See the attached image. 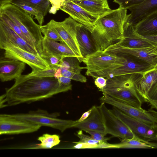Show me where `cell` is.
Instances as JSON below:
<instances>
[{"label":"cell","instance_id":"6da1fadb","mask_svg":"<svg viewBox=\"0 0 157 157\" xmlns=\"http://www.w3.org/2000/svg\"><path fill=\"white\" fill-rule=\"evenodd\" d=\"M15 80L13 85L6 89L5 99L10 106L44 100L72 90L60 84L54 77H37L27 74Z\"/></svg>","mask_w":157,"mask_h":157},{"label":"cell","instance_id":"7a4b0ae2","mask_svg":"<svg viewBox=\"0 0 157 157\" xmlns=\"http://www.w3.org/2000/svg\"><path fill=\"white\" fill-rule=\"evenodd\" d=\"M127 9L119 6L99 17L91 32L97 51H104L124 38V29L129 14Z\"/></svg>","mask_w":157,"mask_h":157},{"label":"cell","instance_id":"3957f363","mask_svg":"<svg viewBox=\"0 0 157 157\" xmlns=\"http://www.w3.org/2000/svg\"><path fill=\"white\" fill-rule=\"evenodd\" d=\"M143 74L133 73L115 76L107 79L105 87L99 90L109 96L131 105L142 108L143 100L138 93L136 86Z\"/></svg>","mask_w":157,"mask_h":157},{"label":"cell","instance_id":"277c9868","mask_svg":"<svg viewBox=\"0 0 157 157\" xmlns=\"http://www.w3.org/2000/svg\"><path fill=\"white\" fill-rule=\"evenodd\" d=\"M0 12L8 17L19 28L40 54L42 51L44 36L40 26L34 21L33 16L11 3L6 4L0 8Z\"/></svg>","mask_w":157,"mask_h":157},{"label":"cell","instance_id":"5b68a950","mask_svg":"<svg viewBox=\"0 0 157 157\" xmlns=\"http://www.w3.org/2000/svg\"><path fill=\"white\" fill-rule=\"evenodd\" d=\"M127 61L124 55H118L104 51H97L83 58L86 65V75L94 78L99 76L108 78L115 69L123 66Z\"/></svg>","mask_w":157,"mask_h":157},{"label":"cell","instance_id":"8992f818","mask_svg":"<svg viewBox=\"0 0 157 157\" xmlns=\"http://www.w3.org/2000/svg\"><path fill=\"white\" fill-rule=\"evenodd\" d=\"M11 117L26 121L42 126L49 127L63 132L67 129L73 128L76 121L64 120L57 118L59 113H49L46 111L39 109L27 113L9 114Z\"/></svg>","mask_w":157,"mask_h":157},{"label":"cell","instance_id":"52a82bcc","mask_svg":"<svg viewBox=\"0 0 157 157\" xmlns=\"http://www.w3.org/2000/svg\"><path fill=\"white\" fill-rule=\"evenodd\" d=\"M100 100L109 104L128 116L157 128V111L151 108L147 110L139 108L105 94Z\"/></svg>","mask_w":157,"mask_h":157},{"label":"cell","instance_id":"ba28073f","mask_svg":"<svg viewBox=\"0 0 157 157\" xmlns=\"http://www.w3.org/2000/svg\"><path fill=\"white\" fill-rule=\"evenodd\" d=\"M48 23L59 34L62 43L69 47L75 54L80 62H82L83 58L77 39V27L79 23L70 17L60 22L52 19Z\"/></svg>","mask_w":157,"mask_h":157},{"label":"cell","instance_id":"9c48e42d","mask_svg":"<svg viewBox=\"0 0 157 157\" xmlns=\"http://www.w3.org/2000/svg\"><path fill=\"white\" fill-rule=\"evenodd\" d=\"M101 111L106 134L121 139L132 138L136 136L129 128L112 111L101 102L98 106Z\"/></svg>","mask_w":157,"mask_h":157},{"label":"cell","instance_id":"30bf717a","mask_svg":"<svg viewBox=\"0 0 157 157\" xmlns=\"http://www.w3.org/2000/svg\"><path fill=\"white\" fill-rule=\"evenodd\" d=\"M112 111L136 137L148 141H157L156 128L128 116L115 107Z\"/></svg>","mask_w":157,"mask_h":157},{"label":"cell","instance_id":"8fae6325","mask_svg":"<svg viewBox=\"0 0 157 157\" xmlns=\"http://www.w3.org/2000/svg\"><path fill=\"white\" fill-rule=\"evenodd\" d=\"M41 126L30 122L9 116L0 115V134L14 135L31 133L38 131Z\"/></svg>","mask_w":157,"mask_h":157},{"label":"cell","instance_id":"7c38bea8","mask_svg":"<svg viewBox=\"0 0 157 157\" xmlns=\"http://www.w3.org/2000/svg\"><path fill=\"white\" fill-rule=\"evenodd\" d=\"M4 50L5 58L25 63L31 67L32 72L49 68L48 64L40 54H35L16 46L8 47Z\"/></svg>","mask_w":157,"mask_h":157},{"label":"cell","instance_id":"4fadbf2b","mask_svg":"<svg viewBox=\"0 0 157 157\" xmlns=\"http://www.w3.org/2000/svg\"><path fill=\"white\" fill-rule=\"evenodd\" d=\"M104 51L118 55L124 54L132 55L157 68V45L144 48H129L117 43L109 46Z\"/></svg>","mask_w":157,"mask_h":157},{"label":"cell","instance_id":"5bb4252c","mask_svg":"<svg viewBox=\"0 0 157 157\" xmlns=\"http://www.w3.org/2000/svg\"><path fill=\"white\" fill-rule=\"evenodd\" d=\"M16 46L36 54H40L36 48L19 36L6 24L0 20V48L4 49Z\"/></svg>","mask_w":157,"mask_h":157},{"label":"cell","instance_id":"9a60e30c","mask_svg":"<svg viewBox=\"0 0 157 157\" xmlns=\"http://www.w3.org/2000/svg\"><path fill=\"white\" fill-rule=\"evenodd\" d=\"M60 10L68 14L71 18L83 25L91 32L98 18L75 3L72 0L66 1Z\"/></svg>","mask_w":157,"mask_h":157},{"label":"cell","instance_id":"2e32d148","mask_svg":"<svg viewBox=\"0 0 157 157\" xmlns=\"http://www.w3.org/2000/svg\"><path fill=\"white\" fill-rule=\"evenodd\" d=\"M122 55L126 56L127 61L123 66L114 71L108 78L117 75L133 73L144 74L152 70L157 68L133 55L124 54L119 55Z\"/></svg>","mask_w":157,"mask_h":157},{"label":"cell","instance_id":"e0dca14e","mask_svg":"<svg viewBox=\"0 0 157 157\" xmlns=\"http://www.w3.org/2000/svg\"><path fill=\"white\" fill-rule=\"evenodd\" d=\"M26 63L23 62L6 58L0 60V79L2 82L11 81L19 78L24 70Z\"/></svg>","mask_w":157,"mask_h":157},{"label":"cell","instance_id":"ac0fdd59","mask_svg":"<svg viewBox=\"0 0 157 157\" xmlns=\"http://www.w3.org/2000/svg\"><path fill=\"white\" fill-rule=\"evenodd\" d=\"M118 43L122 46L129 48H144L157 45L137 34L133 26L127 21L124 27V38Z\"/></svg>","mask_w":157,"mask_h":157},{"label":"cell","instance_id":"d6986e66","mask_svg":"<svg viewBox=\"0 0 157 157\" xmlns=\"http://www.w3.org/2000/svg\"><path fill=\"white\" fill-rule=\"evenodd\" d=\"M128 23L133 26L149 15L157 12V0H145L142 3L130 7Z\"/></svg>","mask_w":157,"mask_h":157},{"label":"cell","instance_id":"ffe728a7","mask_svg":"<svg viewBox=\"0 0 157 157\" xmlns=\"http://www.w3.org/2000/svg\"><path fill=\"white\" fill-rule=\"evenodd\" d=\"M90 116L85 120L81 122H76L73 128L82 131L92 130L105 134V129L102 117L98 106L94 105Z\"/></svg>","mask_w":157,"mask_h":157},{"label":"cell","instance_id":"44dd1931","mask_svg":"<svg viewBox=\"0 0 157 157\" xmlns=\"http://www.w3.org/2000/svg\"><path fill=\"white\" fill-rule=\"evenodd\" d=\"M77 39L83 58L90 56L97 51L91 32L80 23L77 27Z\"/></svg>","mask_w":157,"mask_h":157},{"label":"cell","instance_id":"7402d4cb","mask_svg":"<svg viewBox=\"0 0 157 157\" xmlns=\"http://www.w3.org/2000/svg\"><path fill=\"white\" fill-rule=\"evenodd\" d=\"M75 3L97 18L110 11L111 9L108 0H72Z\"/></svg>","mask_w":157,"mask_h":157},{"label":"cell","instance_id":"603a6c76","mask_svg":"<svg viewBox=\"0 0 157 157\" xmlns=\"http://www.w3.org/2000/svg\"><path fill=\"white\" fill-rule=\"evenodd\" d=\"M133 26L136 33L141 36H157V12L149 15Z\"/></svg>","mask_w":157,"mask_h":157},{"label":"cell","instance_id":"cb8c5ba5","mask_svg":"<svg viewBox=\"0 0 157 157\" xmlns=\"http://www.w3.org/2000/svg\"><path fill=\"white\" fill-rule=\"evenodd\" d=\"M42 50L56 55L65 57L76 56L75 52L64 44L49 39L44 36L42 42Z\"/></svg>","mask_w":157,"mask_h":157},{"label":"cell","instance_id":"d4e9b609","mask_svg":"<svg viewBox=\"0 0 157 157\" xmlns=\"http://www.w3.org/2000/svg\"><path fill=\"white\" fill-rule=\"evenodd\" d=\"M157 79V68H155L144 74L137 84L136 90L144 101L147 102L148 91Z\"/></svg>","mask_w":157,"mask_h":157},{"label":"cell","instance_id":"484cf974","mask_svg":"<svg viewBox=\"0 0 157 157\" xmlns=\"http://www.w3.org/2000/svg\"><path fill=\"white\" fill-rule=\"evenodd\" d=\"M119 144L120 148H157V143L145 140L136 136L130 139H121Z\"/></svg>","mask_w":157,"mask_h":157},{"label":"cell","instance_id":"4316f807","mask_svg":"<svg viewBox=\"0 0 157 157\" xmlns=\"http://www.w3.org/2000/svg\"><path fill=\"white\" fill-rule=\"evenodd\" d=\"M80 62L76 56H66L61 60L59 67L62 69H65L75 73H80L84 67L80 65Z\"/></svg>","mask_w":157,"mask_h":157},{"label":"cell","instance_id":"83f0119b","mask_svg":"<svg viewBox=\"0 0 157 157\" xmlns=\"http://www.w3.org/2000/svg\"><path fill=\"white\" fill-rule=\"evenodd\" d=\"M40 143L36 144L32 149L51 148L59 144L60 141L59 136L56 134L51 135L47 133L43 134L37 139Z\"/></svg>","mask_w":157,"mask_h":157},{"label":"cell","instance_id":"f1b7e54d","mask_svg":"<svg viewBox=\"0 0 157 157\" xmlns=\"http://www.w3.org/2000/svg\"><path fill=\"white\" fill-rule=\"evenodd\" d=\"M20 2L34 7L41 11L44 17L50 8L51 3L48 0H12L10 3Z\"/></svg>","mask_w":157,"mask_h":157},{"label":"cell","instance_id":"f546056e","mask_svg":"<svg viewBox=\"0 0 157 157\" xmlns=\"http://www.w3.org/2000/svg\"><path fill=\"white\" fill-rule=\"evenodd\" d=\"M11 3L18 6L29 14L34 16L39 25L40 26L43 25L44 22V16L41 11L34 7L22 3L16 2Z\"/></svg>","mask_w":157,"mask_h":157},{"label":"cell","instance_id":"4dcf8cb0","mask_svg":"<svg viewBox=\"0 0 157 157\" xmlns=\"http://www.w3.org/2000/svg\"><path fill=\"white\" fill-rule=\"evenodd\" d=\"M0 20L6 24L29 44L35 47L28 38L24 34L19 28L8 17L1 12H0Z\"/></svg>","mask_w":157,"mask_h":157},{"label":"cell","instance_id":"1f68e13d","mask_svg":"<svg viewBox=\"0 0 157 157\" xmlns=\"http://www.w3.org/2000/svg\"><path fill=\"white\" fill-rule=\"evenodd\" d=\"M40 55L48 64L49 68L57 67L62 59L64 57L42 50Z\"/></svg>","mask_w":157,"mask_h":157},{"label":"cell","instance_id":"d6a6232c","mask_svg":"<svg viewBox=\"0 0 157 157\" xmlns=\"http://www.w3.org/2000/svg\"><path fill=\"white\" fill-rule=\"evenodd\" d=\"M41 31L44 36L56 41L62 43V40L57 32L48 23L45 25L40 26Z\"/></svg>","mask_w":157,"mask_h":157},{"label":"cell","instance_id":"836d02e7","mask_svg":"<svg viewBox=\"0 0 157 157\" xmlns=\"http://www.w3.org/2000/svg\"><path fill=\"white\" fill-rule=\"evenodd\" d=\"M58 67L49 68L37 71L31 72V73L28 74V75L30 76L37 77H54L56 71Z\"/></svg>","mask_w":157,"mask_h":157},{"label":"cell","instance_id":"e575fe53","mask_svg":"<svg viewBox=\"0 0 157 157\" xmlns=\"http://www.w3.org/2000/svg\"><path fill=\"white\" fill-rule=\"evenodd\" d=\"M62 76L69 78L71 80L85 83L87 81L86 77L82 75L81 73H78L73 72L67 70L62 69Z\"/></svg>","mask_w":157,"mask_h":157},{"label":"cell","instance_id":"d590c367","mask_svg":"<svg viewBox=\"0 0 157 157\" xmlns=\"http://www.w3.org/2000/svg\"><path fill=\"white\" fill-rule=\"evenodd\" d=\"M145 0H113V2L118 4L119 6L128 9V8L139 5Z\"/></svg>","mask_w":157,"mask_h":157},{"label":"cell","instance_id":"8d00e7d4","mask_svg":"<svg viewBox=\"0 0 157 157\" xmlns=\"http://www.w3.org/2000/svg\"><path fill=\"white\" fill-rule=\"evenodd\" d=\"M75 134L80 139L79 142L86 143L90 144L97 145L101 141L96 140L94 139L91 136L84 134L82 130H80L78 131Z\"/></svg>","mask_w":157,"mask_h":157},{"label":"cell","instance_id":"74e56055","mask_svg":"<svg viewBox=\"0 0 157 157\" xmlns=\"http://www.w3.org/2000/svg\"><path fill=\"white\" fill-rule=\"evenodd\" d=\"M91 135V136L94 140L101 141H107L110 139V137H106V134L104 133L92 130H86L85 131Z\"/></svg>","mask_w":157,"mask_h":157},{"label":"cell","instance_id":"f35d334b","mask_svg":"<svg viewBox=\"0 0 157 157\" xmlns=\"http://www.w3.org/2000/svg\"><path fill=\"white\" fill-rule=\"evenodd\" d=\"M51 3L52 6L49 10L50 13L55 14L57 12L60 10L63 6L65 2L67 0H48Z\"/></svg>","mask_w":157,"mask_h":157},{"label":"cell","instance_id":"ab89813d","mask_svg":"<svg viewBox=\"0 0 157 157\" xmlns=\"http://www.w3.org/2000/svg\"><path fill=\"white\" fill-rule=\"evenodd\" d=\"M147 97L148 99L157 101V79L153 84L149 90Z\"/></svg>","mask_w":157,"mask_h":157},{"label":"cell","instance_id":"60d3db41","mask_svg":"<svg viewBox=\"0 0 157 157\" xmlns=\"http://www.w3.org/2000/svg\"><path fill=\"white\" fill-rule=\"evenodd\" d=\"M107 79L102 76H99L95 78L94 83L99 90H101L106 85Z\"/></svg>","mask_w":157,"mask_h":157},{"label":"cell","instance_id":"b9f144b4","mask_svg":"<svg viewBox=\"0 0 157 157\" xmlns=\"http://www.w3.org/2000/svg\"><path fill=\"white\" fill-rule=\"evenodd\" d=\"M75 144L72 148L84 149V148H97V145H94L86 143H81L78 142H73Z\"/></svg>","mask_w":157,"mask_h":157},{"label":"cell","instance_id":"7bdbcfd3","mask_svg":"<svg viewBox=\"0 0 157 157\" xmlns=\"http://www.w3.org/2000/svg\"><path fill=\"white\" fill-rule=\"evenodd\" d=\"M120 148L119 144H111L108 143L107 141H103L98 144L97 147V148Z\"/></svg>","mask_w":157,"mask_h":157},{"label":"cell","instance_id":"ee69618b","mask_svg":"<svg viewBox=\"0 0 157 157\" xmlns=\"http://www.w3.org/2000/svg\"><path fill=\"white\" fill-rule=\"evenodd\" d=\"M57 79L60 84L72 89V85L71 84V79L62 76L58 78Z\"/></svg>","mask_w":157,"mask_h":157},{"label":"cell","instance_id":"f6af8a7d","mask_svg":"<svg viewBox=\"0 0 157 157\" xmlns=\"http://www.w3.org/2000/svg\"><path fill=\"white\" fill-rule=\"evenodd\" d=\"M93 109L92 107L84 113L82 115L80 118L77 120L78 122H81L83 121L86 119L90 115Z\"/></svg>","mask_w":157,"mask_h":157},{"label":"cell","instance_id":"bcb514c9","mask_svg":"<svg viewBox=\"0 0 157 157\" xmlns=\"http://www.w3.org/2000/svg\"><path fill=\"white\" fill-rule=\"evenodd\" d=\"M144 38L151 42L155 45H157V36H143Z\"/></svg>","mask_w":157,"mask_h":157},{"label":"cell","instance_id":"7dc6e473","mask_svg":"<svg viewBox=\"0 0 157 157\" xmlns=\"http://www.w3.org/2000/svg\"><path fill=\"white\" fill-rule=\"evenodd\" d=\"M0 108H3L8 106L7 104H6V101L5 99V94L1 96L0 97Z\"/></svg>","mask_w":157,"mask_h":157},{"label":"cell","instance_id":"c3c4849f","mask_svg":"<svg viewBox=\"0 0 157 157\" xmlns=\"http://www.w3.org/2000/svg\"><path fill=\"white\" fill-rule=\"evenodd\" d=\"M147 102L149 103L152 108L155 109L157 111V101L148 99Z\"/></svg>","mask_w":157,"mask_h":157},{"label":"cell","instance_id":"681fc988","mask_svg":"<svg viewBox=\"0 0 157 157\" xmlns=\"http://www.w3.org/2000/svg\"><path fill=\"white\" fill-rule=\"evenodd\" d=\"M62 76V70L61 68L59 67L56 70L55 74L54 77L57 79L58 78Z\"/></svg>","mask_w":157,"mask_h":157},{"label":"cell","instance_id":"f907efd6","mask_svg":"<svg viewBox=\"0 0 157 157\" xmlns=\"http://www.w3.org/2000/svg\"><path fill=\"white\" fill-rule=\"evenodd\" d=\"M12 0H0V8L4 5L10 3Z\"/></svg>","mask_w":157,"mask_h":157},{"label":"cell","instance_id":"816d5d0a","mask_svg":"<svg viewBox=\"0 0 157 157\" xmlns=\"http://www.w3.org/2000/svg\"></svg>","mask_w":157,"mask_h":157}]
</instances>
